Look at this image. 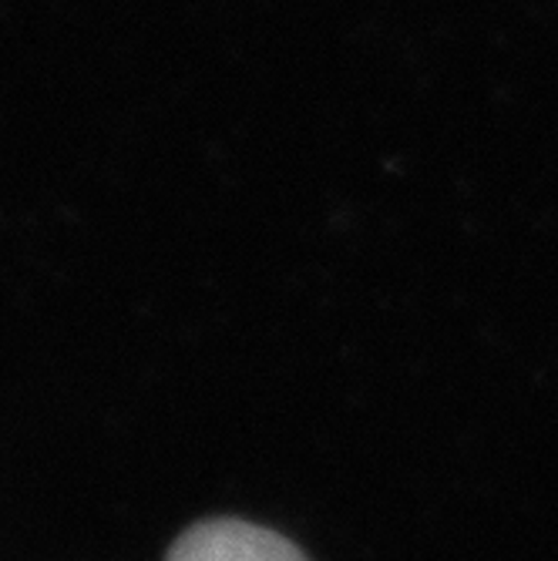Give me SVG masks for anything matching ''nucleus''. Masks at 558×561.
Here are the masks:
<instances>
[{
  "mask_svg": "<svg viewBox=\"0 0 558 561\" xmlns=\"http://www.w3.org/2000/svg\"><path fill=\"white\" fill-rule=\"evenodd\" d=\"M166 561H307L296 545L270 528L216 518L192 525L169 551Z\"/></svg>",
  "mask_w": 558,
  "mask_h": 561,
  "instance_id": "nucleus-1",
  "label": "nucleus"
}]
</instances>
